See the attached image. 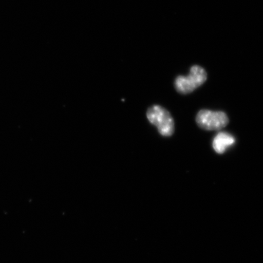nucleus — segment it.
<instances>
[{
    "mask_svg": "<svg viewBox=\"0 0 263 263\" xmlns=\"http://www.w3.org/2000/svg\"><path fill=\"white\" fill-rule=\"evenodd\" d=\"M147 120L154 125L161 136L169 137L175 131V124L172 115L166 108L154 105L148 108L146 112Z\"/></svg>",
    "mask_w": 263,
    "mask_h": 263,
    "instance_id": "f257e3e1",
    "label": "nucleus"
},
{
    "mask_svg": "<svg viewBox=\"0 0 263 263\" xmlns=\"http://www.w3.org/2000/svg\"><path fill=\"white\" fill-rule=\"evenodd\" d=\"M207 80L206 71L199 65H194L190 69L189 76H179L176 79L174 85L178 93L188 95L201 86Z\"/></svg>",
    "mask_w": 263,
    "mask_h": 263,
    "instance_id": "f03ea898",
    "label": "nucleus"
},
{
    "mask_svg": "<svg viewBox=\"0 0 263 263\" xmlns=\"http://www.w3.org/2000/svg\"><path fill=\"white\" fill-rule=\"evenodd\" d=\"M196 121L200 129L218 131L228 126L229 118L224 111L202 109L197 113Z\"/></svg>",
    "mask_w": 263,
    "mask_h": 263,
    "instance_id": "7ed1b4c3",
    "label": "nucleus"
},
{
    "mask_svg": "<svg viewBox=\"0 0 263 263\" xmlns=\"http://www.w3.org/2000/svg\"><path fill=\"white\" fill-rule=\"evenodd\" d=\"M235 137L232 135L222 132L216 135L213 141V148L216 153L222 154L227 149L235 143Z\"/></svg>",
    "mask_w": 263,
    "mask_h": 263,
    "instance_id": "20e7f679",
    "label": "nucleus"
}]
</instances>
